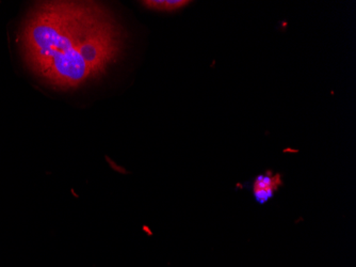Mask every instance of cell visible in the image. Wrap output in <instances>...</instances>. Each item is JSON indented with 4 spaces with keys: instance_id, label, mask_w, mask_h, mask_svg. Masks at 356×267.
<instances>
[{
    "instance_id": "obj_2",
    "label": "cell",
    "mask_w": 356,
    "mask_h": 267,
    "mask_svg": "<svg viewBox=\"0 0 356 267\" xmlns=\"http://www.w3.org/2000/svg\"><path fill=\"white\" fill-rule=\"evenodd\" d=\"M282 185L281 174L271 172L259 174L253 183V196L259 204H266L273 198Z\"/></svg>"
},
{
    "instance_id": "obj_3",
    "label": "cell",
    "mask_w": 356,
    "mask_h": 267,
    "mask_svg": "<svg viewBox=\"0 0 356 267\" xmlns=\"http://www.w3.org/2000/svg\"><path fill=\"white\" fill-rule=\"evenodd\" d=\"M188 1L184 0H163V1H143L142 5L147 9L155 11L174 12L181 9L188 5Z\"/></svg>"
},
{
    "instance_id": "obj_1",
    "label": "cell",
    "mask_w": 356,
    "mask_h": 267,
    "mask_svg": "<svg viewBox=\"0 0 356 267\" xmlns=\"http://www.w3.org/2000/svg\"><path fill=\"white\" fill-rule=\"evenodd\" d=\"M126 39L113 12L93 1L35 3L17 35L26 68L61 92L102 82L123 56Z\"/></svg>"
}]
</instances>
